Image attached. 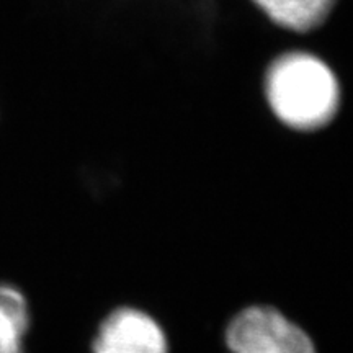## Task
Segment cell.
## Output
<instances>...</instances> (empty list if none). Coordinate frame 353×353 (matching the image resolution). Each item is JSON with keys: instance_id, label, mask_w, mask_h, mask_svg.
Here are the masks:
<instances>
[{"instance_id": "1", "label": "cell", "mask_w": 353, "mask_h": 353, "mask_svg": "<svg viewBox=\"0 0 353 353\" xmlns=\"http://www.w3.org/2000/svg\"><path fill=\"white\" fill-rule=\"evenodd\" d=\"M262 92L273 118L288 131L314 132L335 120L342 88L332 68L314 52L285 51L268 64Z\"/></svg>"}, {"instance_id": "2", "label": "cell", "mask_w": 353, "mask_h": 353, "mask_svg": "<svg viewBox=\"0 0 353 353\" xmlns=\"http://www.w3.org/2000/svg\"><path fill=\"white\" fill-rule=\"evenodd\" d=\"M224 353H319L301 321L272 301L242 304L221 327Z\"/></svg>"}, {"instance_id": "3", "label": "cell", "mask_w": 353, "mask_h": 353, "mask_svg": "<svg viewBox=\"0 0 353 353\" xmlns=\"http://www.w3.org/2000/svg\"><path fill=\"white\" fill-rule=\"evenodd\" d=\"M88 353H174L164 321L136 303H118L95 322Z\"/></svg>"}, {"instance_id": "4", "label": "cell", "mask_w": 353, "mask_h": 353, "mask_svg": "<svg viewBox=\"0 0 353 353\" xmlns=\"http://www.w3.org/2000/svg\"><path fill=\"white\" fill-rule=\"evenodd\" d=\"M272 25L293 34H307L327 21L339 0H250Z\"/></svg>"}, {"instance_id": "5", "label": "cell", "mask_w": 353, "mask_h": 353, "mask_svg": "<svg viewBox=\"0 0 353 353\" xmlns=\"http://www.w3.org/2000/svg\"><path fill=\"white\" fill-rule=\"evenodd\" d=\"M30 321L25 294L15 286L0 283V353H25Z\"/></svg>"}]
</instances>
